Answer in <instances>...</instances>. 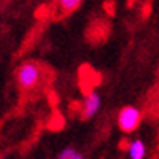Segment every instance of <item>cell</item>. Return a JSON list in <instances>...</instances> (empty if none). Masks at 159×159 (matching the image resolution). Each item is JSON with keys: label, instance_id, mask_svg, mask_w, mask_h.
Listing matches in <instances>:
<instances>
[{"label": "cell", "instance_id": "6da1fadb", "mask_svg": "<svg viewBox=\"0 0 159 159\" xmlns=\"http://www.w3.org/2000/svg\"><path fill=\"white\" fill-rule=\"evenodd\" d=\"M16 80L23 89H33L41 80V68L34 62L23 63L16 71Z\"/></svg>", "mask_w": 159, "mask_h": 159}, {"label": "cell", "instance_id": "3957f363", "mask_svg": "<svg viewBox=\"0 0 159 159\" xmlns=\"http://www.w3.org/2000/svg\"><path fill=\"white\" fill-rule=\"evenodd\" d=\"M101 109V96L96 91L89 93L88 96L83 99V107H81V117L83 119H91L99 112Z\"/></svg>", "mask_w": 159, "mask_h": 159}, {"label": "cell", "instance_id": "8992f818", "mask_svg": "<svg viewBox=\"0 0 159 159\" xmlns=\"http://www.w3.org/2000/svg\"><path fill=\"white\" fill-rule=\"evenodd\" d=\"M83 0H57V3H59V7L65 11V13H71L75 11L80 5H81Z\"/></svg>", "mask_w": 159, "mask_h": 159}, {"label": "cell", "instance_id": "277c9868", "mask_svg": "<svg viewBox=\"0 0 159 159\" xmlns=\"http://www.w3.org/2000/svg\"><path fill=\"white\" fill-rule=\"evenodd\" d=\"M127 153L130 159H143L146 156V146L141 140H133L127 146Z\"/></svg>", "mask_w": 159, "mask_h": 159}, {"label": "cell", "instance_id": "7a4b0ae2", "mask_svg": "<svg viewBox=\"0 0 159 159\" xmlns=\"http://www.w3.org/2000/svg\"><path fill=\"white\" fill-rule=\"evenodd\" d=\"M140 120H141V112L133 106H125L119 112L117 124H119V128L124 133H132L140 125Z\"/></svg>", "mask_w": 159, "mask_h": 159}, {"label": "cell", "instance_id": "5b68a950", "mask_svg": "<svg viewBox=\"0 0 159 159\" xmlns=\"http://www.w3.org/2000/svg\"><path fill=\"white\" fill-rule=\"evenodd\" d=\"M57 157H59V159H81L83 154H81V151L68 146V148H63L60 153L57 154Z\"/></svg>", "mask_w": 159, "mask_h": 159}]
</instances>
